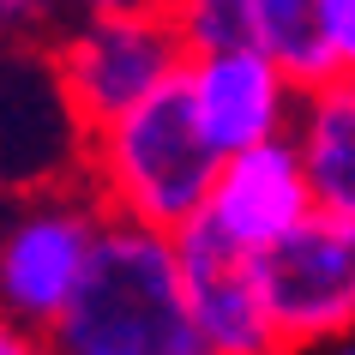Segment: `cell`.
<instances>
[{"label": "cell", "instance_id": "14", "mask_svg": "<svg viewBox=\"0 0 355 355\" xmlns=\"http://www.w3.org/2000/svg\"><path fill=\"white\" fill-rule=\"evenodd\" d=\"M0 355H55L42 331H24L12 319H0Z\"/></svg>", "mask_w": 355, "mask_h": 355}, {"label": "cell", "instance_id": "11", "mask_svg": "<svg viewBox=\"0 0 355 355\" xmlns=\"http://www.w3.org/2000/svg\"><path fill=\"white\" fill-rule=\"evenodd\" d=\"M168 24L181 31L187 55H217L253 42V0H168Z\"/></svg>", "mask_w": 355, "mask_h": 355}, {"label": "cell", "instance_id": "12", "mask_svg": "<svg viewBox=\"0 0 355 355\" xmlns=\"http://www.w3.org/2000/svg\"><path fill=\"white\" fill-rule=\"evenodd\" d=\"M67 19H73L67 0H0V55H19L24 42L42 49Z\"/></svg>", "mask_w": 355, "mask_h": 355}, {"label": "cell", "instance_id": "3", "mask_svg": "<svg viewBox=\"0 0 355 355\" xmlns=\"http://www.w3.org/2000/svg\"><path fill=\"white\" fill-rule=\"evenodd\" d=\"M103 229L109 205L85 187V175L19 193L0 217V319L49 337V325L73 307Z\"/></svg>", "mask_w": 355, "mask_h": 355}, {"label": "cell", "instance_id": "10", "mask_svg": "<svg viewBox=\"0 0 355 355\" xmlns=\"http://www.w3.org/2000/svg\"><path fill=\"white\" fill-rule=\"evenodd\" d=\"M253 42L295 78L301 91H313V85L337 78L319 0H253Z\"/></svg>", "mask_w": 355, "mask_h": 355}, {"label": "cell", "instance_id": "16", "mask_svg": "<svg viewBox=\"0 0 355 355\" xmlns=\"http://www.w3.org/2000/svg\"><path fill=\"white\" fill-rule=\"evenodd\" d=\"M337 355H355V337H343V349H337Z\"/></svg>", "mask_w": 355, "mask_h": 355}, {"label": "cell", "instance_id": "7", "mask_svg": "<svg viewBox=\"0 0 355 355\" xmlns=\"http://www.w3.org/2000/svg\"><path fill=\"white\" fill-rule=\"evenodd\" d=\"M187 91H193V109L205 121L211 145L223 157L295 132L301 85L265 55L259 42L217 49V55H187Z\"/></svg>", "mask_w": 355, "mask_h": 355}, {"label": "cell", "instance_id": "13", "mask_svg": "<svg viewBox=\"0 0 355 355\" xmlns=\"http://www.w3.org/2000/svg\"><path fill=\"white\" fill-rule=\"evenodd\" d=\"M325 12V42H331L337 73H355V0H319Z\"/></svg>", "mask_w": 355, "mask_h": 355}, {"label": "cell", "instance_id": "6", "mask_svg": "<svg viewBox=\"0 0 355 355\" xmlns=\"http://www.w3.org/2000/svg\"><path fill=\"white\" fill-rule=\"evenodd\" d=\"M175 259H181L193 319L217 355H289L259 277V253L241 247L211 211H199L187 229H175Z\"/></svg>", "mask_w": 355, "mask_h": 355}, {"label": "cell", "instance_id": "15", "mask_svg": "<svg viewBox=\"0 0 355 355\" xmlns=\"http://www.w3.org/2000/svg\"><path fill=\"white\" fill-rule=\"evenodd\" d=\"M73 6V19L85 12H168V0H67Z\"/></svg>", "mask_w": 355, "mask_h": 355}, {"label": "cell", "instance_id": "2", "mask_svg": "<svg viewBox=\"0 0 355 355\" xmlns=\"http://www.w3.org/2000/svg\"><path fill=\"white\" fill-rule=\"evenodd\" d=\"M55 355H217L193 319L175 235L109 217L73 307L49 325Z\"/></svg>", "mask_w": 355, "mask_h": 355}, {"label": "cell", "instance_id": "5", "mask_svg": "<svg viewBox=\"0 0 355 355\" xmlns=\"http://www.w3.org/2000/svg\"><path fill=\"white\" fill-rule=\"evenodd\" d=\"M259 277L289 355L355 337V217L313 211L259 253Z\"/></svg>", "mask_w": 355, "mask_h": 355}, {"label": "cell", "instance_id": "1", "mask_svg": "<svg viewBox=\"0 0 355 355\" xmlns=\"http://www.w3.org/2000/svg\"><path fill=\"white\" fill-rule=\"evenodd\" d=\"M85 187L109 205V217L145 229H187L211 205V187L223 175V150L211 145L205 121L193 109L187 73L168 78L163 91L132 103L103 127L85 132Z\"/></svg>", "mask_w": 355, "mask_h": 355}, {"label": "cell", "instance_id": "8", "mask_svg": "<svg viewBox=\"0 0 355 355\" xmlns=\"http://www.w3.org/2000/svg\"><path fill=\"white\" fill-rule=\"evenodd\" d=\"M205 211L253 253L277 247L289 229H301L319 211V199H313V181H307L295 139H265V145L223 157V175L211 187Z\"/></svg>", "mask_w": 355, "mask_h": 355}, {"label": "cell", "instance_id": "4", "mask_svg": "<svg viewBox=\"0 0 355 355\" xmlns=\"http://www.w3.org/2000/svg\"><path fill=\"white\" fill-rule=\"evenodd\" d=\"M42 55L85 132L187 73V42L168 12H85L60 24L42 42Z\"/></svg>", "mask_w": 355, "mask_h": 355}, {"label": "cell", "instance_id": "9", "mask_svg": "<svg viewBox=\"0 0 355 355\" xmlns=\"http://www.w3.org/2000/svg\"><path fill=\"white\" fill-rule=\"evenodd\" d=\"M295 150L307 163L319 211L355 217V73H337L313 91H301L295 109Z\"/></svg>", "mask_w": 355, "mask_h": 355}]
</instances>
